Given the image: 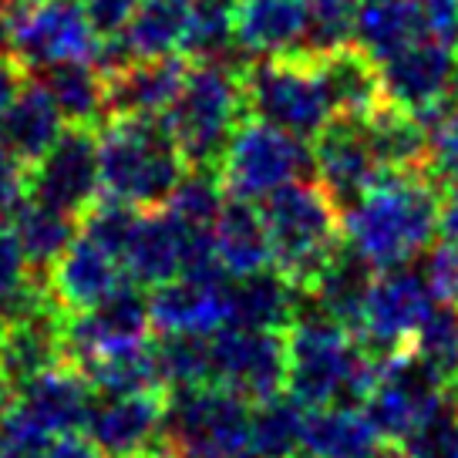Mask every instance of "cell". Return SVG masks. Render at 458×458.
<instances>
[{"instance_id": "cell-55", "label": "cell", "mask_w": 458, "mask_h": 458, "mask_svg": "<svg viewBox=\"0 0 458 458\" xmlns=\"http://www.w3.org/2000/svg\"><path fill=\"white\" fill-rule=\"evenodd\" d=\"M7 327H11V320H7V314H4V310H0V341H4V337H7Z\"/></svg>"}, {"instance_id": "cell-57", "label": "cell", "mask_w": 458, "mask_h": 458, "mask_svg": "<svg viewBox=\"0 0 458 458\" xmlns=\"http://www.w3.org/2000/svg\"><path fill=\"white\" fill-rule=\"evenodd\" d=\"M290 458H320V455H314V452H307V448H301V452H293Z\"/></svg>"}, {"instance_id": "cell-13", "label": "cell", "mask_w": 458, "mask_h": 458, "mask_svg": "<svg viewBox=\"0 0 458 458\" xmlns=\"http://www.w3.org/2000/svg\"><path fill=\"white\" fill-rule=\"evenodd\" d=\"M445 401H448V391L442 381L411 351H404L381 364L377 385L360 411L368 415V421L385 442L401 445L425 418L435 415Z\"/></svg>"}, {"instance_id": "cell-47", "label": "cell", "mask_w": 458, "mask_h": 458, "mask_svg": "<svg viewBox=\"0 0 458 458\" xmlns=\"http://www.w3.org/2000/svg\"><path fill=\"white\" fill-rule=\"evenodd\" d=\"M81 7H85L88 21H91V28L101 41H112L129 28L139 0H81Z\"/></svg>"}, {"instance_id": "cell-17", "label": "cell", "mask_w": 458, "mask_h": 458, "mask_svg": "<svg viewBox=\"0 0 458 458\" xmlns=\"http://www.w3.org/2000/svg\"><path fill=\"white\" fill-rule=\"evenodd\" d=\"M95 394L98 391L78 368L57 364L24 387H17L14 394H7L0 401V411H11L21 421H28L30 428L44 431L47 438H61V435L85 431Z\"/></svg>"}, {"instance_id": "cell-38", "label": "cell", "mask_w": 458, "mask_h": 458, "mask_svg": "<svg viewBox=\"0 0 458 458\" xmlns=\"http://www.w3.org/2000/svg\"><path fill=\"white\" fill-rule=\"evenodd\" d=\"M236 4L240 0H192V21L182 47L189 61H229V51H236Z\"/></svg>"}, {"instance_id": "cell-27", "label": "cell", "mask_w": 458, "mask_h": 458, "mask_svg": "<svg viewBox=\"0 0 458 458\" xmlns=\"http://www.w3.org/2000/svg\"><path fill=\"white\" fill-rule=\"evenodd\" d=\"M64 129L68 122L51 91L38 78H30L24 91L7 105V112L0 114V145L24 165H34L64 135Z\"/></svg>"}, {"instance_id": "cell-14", "label": "cell", "mask_w": 458, "mask_h": 458, "mask_svg": "<svg viewBox=\"0 0 458 458\" xmlns=\"http://www.w3.org/2000/svg\"><path fill=\"white\" fill-rule=\"evenodd\" d=\"M14 57L28 72H41L51 64L68 61H91L98 64L101 41L88 21L81 0H47L14 14Z\"/></svg>"}, {"instance_id": "cell-4", "label": "cell", "mask_w": 458, "mask_h": 458, "mask_svg": "<svg viewBox=\"0 0 458 458\" xmlns=\"http://www.w3.org/2000/svg\"><path fill=\"white\" fill-rule=\"evenodd\" d=\"M246 118L243 64L192 61L186 85L165 114V125L182 148L189 169H219L233 135Z\"/></svg>"}, {"instance_id": "cell-23", "label": "cell", "mask_w": 458, "mask_h": 458, "mask_svg": "<svg viewBox=\"0 0 458 458\" xmlns=\"http://www.w3.org/2000/svg\"><path fill=\"white\" fill-rule=\"evenodd\" d=\"M125 280L122 259L112 257L108 250L91 243L88 236H78L68 253L57 259L47 273V286L57 307L68 317L95 310L101 301H108Z\"/></svg>"}, {"instance_id": "cell-48", "label": "cell", "mask_w": 458, "mask_h": 458, "mask_svg": "<svg viewBox=\"0 0 458 458\" xmlns=\"http://www.w3.org/2000/svg\"><path fill=\"white\" fill-rule=\"evenodd\" d=\"M28 199V165L0 145V219L7 223Z\"/></svg>"}, {"instance_id": "cell-16", "label": "cell", "mask_w": 458, "mask_h": 458, "mask_svg": "<svg viewBox=\"0 0 458 458\" xmlns=\"http://www.w3.org/2000/svg\"><path fill=\"white\" fill-rule=\"evenodd\" d=\"M310 148H314L317 186L327 192L341 216L351 213L385 175L364 135V125L354 118H334L310 142Z\"/></svg>"}, {"instance_id": "cell-15", "label": "cell", "mask_w": 458, "mask_h": 458, "mask_svg": "<svg viewBox=\"0 0 458 458\" xmlns=\"http://www.w3.org/2000/svg\"><path fill=\"white\" fill-rule=\"evenodd\" d=\"M213 385L240 394L250 404L286 387V334L276 330H213Z\"/></svg>"}, {"instance_id": "cell-26", "label": "cell", "mask_w": 458, "mask_h": 458, "mask_svg": "<svg viewBox=\"0 0 458 458\" xmlns=\"http://www.w3.org/2000/svg\"><path fill=\"white\" fill-rule=\"evenodd\" d=\"M317 64L324 72V81L330 88V98L337 108V118L364 122L385 105V81L381 64L374 61L360 44H341L330 51H314Z\"/></svg>"}, {"instance_id": "cell-28", "label": "cell", "mask_w": 458, "mask_h": 458, "mask_svg": "<svg viewBox=\"0 0 458 458\" xmlns=\"http://www.w3.org/2000/svg\"><path fill=\"white\" fill-rule=\"evenodd\" d=\"M377 273H381L377 267H371L354 246H347V240H344V246L327 263V270L320 273L317 284L307 290V301L314 303L320 314L337 320L344 330L358 334Z\"/></svg>"}, {"instance_id": "cell-21", "label": "cell", "mask_w": 458, "mask_h": 458, "mask_svg": "<svg viewBox=\"0 0 458 458\" xmlns=\"http://www.w3.org/2000/svg\"><path fill=\"white\" fill-rule=\"evenodd\" d=\"M192 21V0H139L129 28L105 41L98 57L101 72H114L129 61L182 55Z\"/></svg>"}, {"instance_id": "cell-34", "label": "cell", "mask_w": 458, "mask_h": 458, "mask_svg": "<svg viewBox=\"0 0 458 458\" xmlns=\"http://www.w3.org/2000/svg\"><path fill=\"white\" fill-rule=\"evenodd\" d=\"M98 394H169L165 374L158 364L156 341L114 351L85 371Z\"/></svg>"}, {"instance_id": "cell-6", "label": "cell", "mask_w": 458, "mask_h": 458, "mask_svg": "<svg viewBox=\"0 0 458 458\" xmlns=\"http://www.w3.org/2000/svg\"><path fill=\"white\" fill-rule=\"evenodd\" d=\"M243 95L246 112L253 118H263L307 142H314L337 118L317 55L307 47L286 55L250 57L243 64Z\"/></svg>"}, {"instance_id": "cell-11", "label": "cell", "mask_w": 458, "mask_h": 458, "mask_svg": "<svg viewBox=\"0 0 458 458\" xmlns=\"http://www.w3.org/2000/svg\"><path fill=\"white\" fill-rule=\"evenodd\" d=\"M152 314H148V293L135 280H122L108 301L95 310L68 317L64 324V364L85 374L91 364L108 358L114 351L148 344Z\"/></svg>"}, {"instance_id": "cell-45", "label": "cell", "mask_w": 458, "mask_h": 458, "mask_svg": "<svg viewBox=\"0 0 458 458\" xmlns=\"http://www.w3.org/2000/svg\"><path fill=\"white\" fill-rule=\"evenodd\" d=\"M51 442L44 431L30 428L11 411H0V458H47Z\"/></svg>"}, {"instance_id": "cell-31", "label": "cell", "mask_w": 458, "mask_h": 458, "mask_svg": "<svg viewBox=\"0 0 458 458\" xmlns=\"http://www.w3.org/2000/svg\"><path fill=\"white\" fill-rule=\"evenodd\" d=\"M7 223L28 257L30 273H38V276H47L57 259L68 253V246L81 236V219L34 199L21 202V209Z\"/></svg>"}, {"instance_id": "cell-43", "label": "cell", "mask_w": 458, "mask_h": 458, "mask_svg": "<svg viewBox=\"0 0 458 458\" xmlns=\"http://www.w3.org/2000/svg\"><path fill=\"white\" fill-rule=\"evenodd\" d=\"M431 148H428V175L435 186H458V105L442 112L431 122Z\"/></svg>"}, {"instance_id": "cell-33", "label": "cell", "mask_w": 458, "mask_h": 458, "mask_svg": "<svg viewBox=\"0 0 458 458\" xmlns=\"http://www.w3.org/2000/svg\"><path fill=\"white\" fill-rule=\"evenodd\" d=\"M38 78L68 125H105V72L91 61H68V64H51L41 72H30Z\"/></svg>"}, {"instance_id": "cell-12", "label": "cell", "mask_w": 458, "mask_h": 458, "mask_svg": "<svg viewBox=\"0 0 458 458\" xmlns=\"http://www.w3.org/2000/svg\"><path fill=\"white\" fill-rule=\"evenodd\" d=\"M377 64H381L385 98L404 112H415L428 129L438 114L452 108L458 74V51L452 44L421 38Z\"/></svg>"}, {"instance_id": "cell-10", "label": "cell", "mask_w": 458, "mask_h": 458, "mask_svg": "<svg viewBox=\"0 0 458 458\" xmlns=\"http://www.w3.org/2000/svg\"><path fill=\"white\" fill-rule=\"evenodd\" d=\"M28 199L85 219L88 209L101 199L95 125H68L64 135L34 165H28Z\"/></svg>"}, {"instance_id": "cell-54", "label": "cell", "mask_w": 458, "mask_h": 458, "mask_svg": "<svg viewBox=\"0 0 458 458\" xmlns=\"http://www.w3.org/2000/svg\"><path fill=\"white\" fill-rule=\"evenodd\" d=\"M219 458H259L253 448H240V452H229V455H219Z\"/></svg>"}, {"instance_id": "cell-59", "label": "cell", "mask_w": 458, "mask_h": 458, "mask_svg": "<svg viewBox=\"0 0 458 458\" xmlns=\"http://www.w3.org/2000/svg\"><path fill=\"white\" fill-rule=\"evenodd\" d=\"M0 401H4V394H0Z\"/></svg>"}, {"instance_id": "cell-2", "label": "cell", "mask_w": 458, "mask_h": 458, "mask_svg": "<svg viewBox=\"0 0 458 458\" xmlns=\"http://www.w3.org/2000/svg\"><path fill=\"white\" fill-rule=\"evenodd\" d=\"M445 189L425 172H385L344 216V240L377 270L408 267L438 236Z\"/></svg>"}, {"instance_id": "cell-9", "label": "cell", "mask_w": 458, "mask_h": 458, "mask_svg": "<svg viewBox=\"0 0 458 458\" xmlns=\"http://www.w3.org/2000/svg\"><path fill=\"white\" fill-rule=\"evenodd\" d=\"M435 307H438V297H435L425 270L418 273L408 267L381 270L371 286L364 320H360V330L354 337L374 360L385 364L387 358L404 354L411 347L415 334Z\"/></svg>"}, {"instance_id": "cell-40", "label": "cell", "mask_w": 458, "mask_h": 458, "mask_svg": "<svg viewBox=\"0 0 458 458\" xmlns=\"http://www.w3.org/2000/svg\"><path fill=\"white\" fill-rule=\"evenodd\" d=\"M139 216L142 213L125 206V202L101 196L85 213V219H81V236H88L91 243H98L101 250H108L112 257L122 259L125 257V246L131 240V229L139 223Z\"/></svg>"}, {"instance_id": "cell-53", "label": "cell", "mask_w": 458, "mask_h": 458, "mask_svg": "<svg viewBox=\"0 0 458 458\" xmlns=\"http://www.w3.org/2000/svg\"><path fill=\"white\" fill-rule=\"evenodd\" d=\"M0 4H7L14 14H21V11H30V7H41L47 0H0Z\"/></svg>"}, {"instance_id": "cell-25", "label": "cell", "mask_w": 458, "mask_h": 458, "mask_svg": "<svg viewBox=\"0 0 458 458\" xmlns=\"http://www.w3.org/2000/svg\"><path fill=\"white\" fill-rule=\"evenodd\" d=\"M310 30V0H240L236 4V51L270 57L301 51Z\"/></svg>"}, {"instance_id": "cell-7", "label": "cell", "mask_w": 458, "mask_h": 458, "mask_svg": "<svg viewBox=\"0 0 458 458\" xmlns=\"http://www.w3.org/2000/svg\"><path fill=\"white\" fill-rule=\"evenodd\" d=\"M250 401L226 387H175L165 394L162 455L219 458L250 448Z\"/></svg>"}, {"instance_id": "cell-46", "label": "cell", "mask_w": 458, "mask_h": 458, "mask_svg": "<svg viewBox=\"0 0 458 458\" xmlns=\"http://www.w3.org/2000/svg\"><path fill=\"white\" fill-rule=\"evenodd\" d=\"M425 276H428L435 297L442 303H458V246L438 243L425 259Z\"/></svg>"}, {"instance_id": "cell-22", "label": "cell", "mask_w": 458, "mask_h": 458, "mask_svg": "<svg viewBox=\"0 0 458 458\" xmlns=\"http://www.w3.org/2000/svg\"><path fill=\"white\" fill-rule=\"evenodd\" d=\"M64 324L68 314L47 303L41 310L14 317L7 337L0 341V394H14L17 387L34 381L38 374L64 364Z\"/></svg>"}, {"instance_id": "cell-32", "label": "cell", "mask_w": 458, "mask_h": 458, "mask_svg": "<svg viewBox=\"0 0 458 458\" xmlns=\"http://www.w3.org/2000/svg\"><path fill=\"white\" fill-rule=\"evenodd\" d=\"M385 438L360 408H317L307 411L303 448L320 458H374Z\"/></svg>"}, {"instance_id": "cell-56", "label": "cell", "mask_w": 458, "mask_h": 458, "mask_svg": "<svg viewBox=\"0 0 458 458\" xmlns=\"http://www.w3.org/2000/svg\"><path fill=\"white\" fill-rule=\"evenodd\" d=\"M122 458H165V455H162V448H156V452H142V455H122Z\"/></svg>"}, {"instance_id": "cell-24", "label": "cell", "mask_w": 458, "mask_h": 458, "mask_svg": "<svg viewBox=\"0 0 458 458\" xmlns=\"http://www.w3.org/2000/svg\"><path fill=\"white\" fill-rule=\"evenodd\" d=\"M303 293L301 286L290 276L276 270H263L253 276H240L229 284L226 297V327H243V330H286L297 324L303 310Z\"/></svg>"}, {"instance_id": "cell-36", "label": "cell", "mask_w": 458, "mask_h": 458, "mask_svg": "<svg viewBox=\"0 0 458 458\" xmlns=\"http://www.w3.org/2000/svg\"><path fill=\"white\" fill-rule=\"evenodd\" d=\"M408 351L442 381L452 398H458V303L438 301Z\"/></svg>"}, {"instance_id": "cell-50", "label": "cell", "mask_w": 458, "mask_h": 458, "mask_svg": "<svg viewBox=\"0 0 458 458\" xmlns=\"http://www.w3.org/2000/svg\"><path fill=\"white\" fill-rule=\"evenodd\" d=\"M47 458H105V455L88 442L85 435H61V438L51 442Z\"/></svg>"}, {"instance_id": "cell-51", "label": "cell", "mask_w": 458, "mask_h": 458, "mask_svg": "<svg viewBox=\"0 0 458 458\" xmlns=\"http://www.w3.org/2000/svg\"><path fill=\"white\" fill-rule=\"evenodd\" d=\"M438 236H442V243H455L458 246V186L445 189L442 219H438Z\"/></svg>"}, {"instance_id": "cell-37", "label": "cell", "mask_w": 458, "mask_h": 458, "mask_svg": "<svg viewBox=\"0 0 458 458\" xmlns=\"http://www.w3.org/2000/svg\"><path fill=\"white\" fill-rule=\"evenodd\" d=\"M156 354L169 391L213 385V334H158Z\"/></svg>"}, {"instance_id": "cell-20", "label": "cell", "mask_w": 458, "mask_h": 458, "mask_svg": "<svg viewBox=\"0 0 458 458\" xmlns=\"http://www.w3.org/2000/svg\"><path fill=\"white\" fill-rule=\"evenodd\" d=\"M192 61L186 55L129 61L105 72V122L108 118H165L186 85Z\"/></svg>"}, {"instance_id": "cell-30", "label": "cell", "mask_w": 458, "mask_h": 458, "mask_svg": "<svg viewBox=\"0 0 458 458\" xmlns=\"http://www.w3.org/2000/svg\"><path fill=\"white\" fill-rule=\"evenodd\" d=\"M364 135L385 172H425L428 169L431 131L415 112H404L385 101L364 122Z\"/></svg>"}, {"instance_id": "cell-42", "label": "cell", "mask_w": 458, "mask_h": 458, "mask_svg": "<svg viewBox=\"0 0 458 458\" xmlns=\"http://www.w3.org/2000/svg\"><path fill=\"white\" fill-rule=\"evenodd\" d=\"M401 448L408 458H458V404L445 401L431 418L418 425Z\"/></svg>"}, {"instance_id": "cell-5", "label": "cell", "mask_w": 458, "mask_h": 458, "mask_svg": "<svg viewBox=\"0 0 458 458\" xmlns=\"http://www.w3.org/2000/svg\"><path fill=\"white\" fill-rule=\"evenodd\" d=\"M270 229L273 267L303 293L344 246V216L317 182L297 179L259 202Z\"/></svg>"}, {"instance_id": "cell-1", "label": "cell", "mask_w": 458, "mask_h": 458, "mask_svg": "<svg viewBox=\"0 0 458 458\" xmlns=\"http://www.w3.org/2000/svg\"><path fill=\"white\" fill-rule=\"evenodd\" d=\"M381 374L360 341L303 297L297 324L286 330V391L307 411L364 408Z\"/></svg>"}, {"instance_id": "cell-19", "label": "cell", "mask_w": 458, "mask_h": 458, "mask_svg": "<svg viewBox=\"0 0 458 458\" xmlns=\"http://www.w3.org/2000/svg\"><path fill=\"white\" fill-rule=\"evenodd\" d=\"M165 394H95L85 435L105 458L142 455L162 445Z\"/></svg>"}, {"instance_id": "cell-44", "label": "cell", "mask_w": 458, "mask_h": 458, "mask_svg": "<svg viewBox=\"0 0 458 458\" xmlns=\"http://www.w3.org/2000/svg\"><path fill=\"white\" fill-rule=\"evenodd\" d=\"M30 263L24 257V250L17 243L11 223L0 219V307L7 301H14L17 293L30 284Z\"/></svg>"}, {"instance_id": "cell-3", "label": "cell", "mask_w": 458, "mask_h": 458, "mask_svg": "<svg viewBox=\"0 0 458 458\" xmlns=\"http://www.w3.org/2000/svg\"><path fill=\"white\" fill-rule=\"evenodd\" d=\"M101 196L148 213L162 209L189 175L165 118H108L98 129Z\"/></svg>"}, {"instance_id": "cell-58", "label": "cell", "mask_w": 458, "mask_h": 458, "mask_svg": "<svg viewBox=\"0 0 458 458\" xmlns=\"http://www.w3.org/2000/svg\"><path fill=\"white\" fill-rule=\"evenodd\" d=\"M455 105H458V74H455Z\"/></svg>"}, {"instance_id": "cell-29", "label": "cell", "mask_w": 458, "mask_h": 458, "mask_svg": "<svg viewBox=\"0 0 458 458\" xmlns=\"http://www.w3.org/2000/svg\"><path fill=\"white\" fill-rule=\"evenodd\" d=\"M213 246L219 267L233 280L253 276V273H263L273 267L270 229H267L263 209L257 202L229 199L213 226Z\"/></svg>"}, {"instance_id": "cell-18", "label": "cell", "mask_w": 458, "mask_h": 458, "mask_svg": "<svg viewBox=\"0 0 458 458\" xmlns=\"http://www.w3.org/2000/svg\"><path fill=\"white\" fill-rule=\"evenodd\" d=\"M229 276L223 267L209 270H192L175 276L169 284L152 286L148 293V314L152 327L158 334H213L226 327V297H229Z\"/></svg>"}, {"instance_id": "cell-35", "label": "cell", "mask_w": 458, "mask_h": 458, "mask_svg": "<svg viewBox=\"0 0 458 458\" xmlns=\"http://www.w3.org/2000/svg\"><path fill=\"white\" fill-rule=\"evenodd\" d=\"M307 428V408L290 391L253 404L250 418V448L259 458H290L303 448Z\"/></svg>"}, {"instance_id": "cell-8", "label": "cell", "mask_w": 458, "mask_h": 458, "mask_svg": "<svg viewBox=\"0 0 458 458\" xmlns=\"http://www.w3.org/2000/svg\"><path fill=\"white\" fill-rule=\"evenodd\" d=\"M216 172L226 186L229 199L263 202L276 189L314 172V148L301 135H290L250 114L236 129Z\"/></svg>"}, {"instance_id": "cell-52", "label": "cell", "mask_w": 458, "mask_h": 458, "mask_svg": "<svg viewBox=\"0 0 458 458\" xmlns=\"http://www.w3.org/2000/svg\"><path fill=\"white\" fill-rule=\"evenodd\" d=\"M14 11L7 4H0V57H14Z\"/></svg>"}, {"instance_id": "cell-49", "label": "cell", "mask_w": 458, "mask_h": 458, "mask_svg": "<svg viewBox=\"0 0 458 458\" xmlns=\"http://www.w3.org/2000/svg\"><path fill=\"white\" fill-rule=\"evenodd\" d=\"M30 81V72L17 57H0V114L7 112V105L24 91Z\"/></svg>"}, {"instance_id": "cell-39", "label": "cell", "mask_w": 458, "mask_h": 458, "mask_svg": "<svg viewBox=\"0 0 458 458\" xmlns=\"http://www.w3.org/2000/svg\"><path fill=\"white\" fill-rule=\"evenodd\" d=\"M229 202L226 186L219 179L216 169H189V175L179 182V189L172 192V199L162 206L165 213H172L175 219H182L186 226L209 229L213 233L216 219L223 213V206Z\"/></svg>"}, {"instance_id": "cell-41", "label": "cell", "mask_w": 458, "mask_h": 458, "mask_svg": "<svg viewBox=\"0 0 458 458\" xmlns=\"http://www.w3.org/2000/svg\"><path fill=\"white\" fill-rule=\"evenodd\" d=\"M360 0H310V30H307V51H330L354 41V21H358Z\"/></svg>"}]
</instances>
